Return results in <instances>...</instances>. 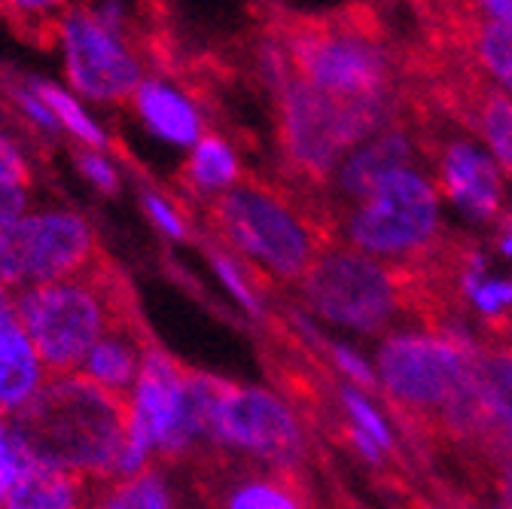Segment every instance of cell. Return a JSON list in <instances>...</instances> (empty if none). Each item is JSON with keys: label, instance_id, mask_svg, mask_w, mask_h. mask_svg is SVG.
Returning <instances> with one entry per match:
<instances>
[{"label": "cell", "instance_id": "1", "mask_svg": "<svg viewBox=\"0 0 512 509\" xmlns=\"http://www.w3.org/2000/svg\"><path fill=\"white\" fill-rule=\"evenodd\" d=\"M205 223L220 247L281 284H299L320 253L336 244L324 199L260 177H241L229 193L208 202Z\"/></svg>", "mask_w": 512, "mask_h": 509}, {"label": "cell", "instance_id": "2", "mask_svg": "<svg viewBox=\"0 0 512 509\" xmlns=\"http://www.w3.org/2000/svg\"><path fill=\"white\" fill-rule=\"evenodd\" d=\"M290 58L293 77L351 101H406L409 55L391 46L372 7L351 4L330 16H284L269 25Z\"/></svg>", "mask_w": 512, "mask_h": 509}, {"label": "cell", "instance_id": "3", "mask_svg": "<svg viewBox=\"0 0 512 509\" xmlns=\"http://www.w3.org/2000/svg\"><path fill=\"white\" fill-rule=\"evenodd\" d=\"M10 421L28 458L92 482L116 479L128 442V400L101 391L80 372L49 375Z\"/></svg>", "mask_w": 512, "mask_h": 509}, {"label": "cell", "instance_id": "4", "mask_svg": "<svg viewBox=\"0 0 512 509\" xmlns=\"http://www.w3.org/2000/svg\"><path fill=\"white\" fill-rule=\"evenodd\" d=\"M16 311L49 375L80 372L110 330L138 321L132 287L104 257L74 278L16 293Z\"/></svg>", "mask_w": 512, "mask_h": 509}, {"label": "cell", "instance_id": "5", "mask_svg": "<svg viewBox=\"0 0 512 509\" xmlns=\"http://www.w3.org/2000/svg\"><path fill=\"white\" fill-rule=\"evenodd\" d=\"M275 98L287 183L320 199L339 165L406 110V101H351L327 95L299 77H290Z\"/></svg>", "mask_w": 512, "mask_h": 509}, {"label": "cell", "instance_id": "6", "mask_svg": "<svg viewBox=\"0 0 512 509\" xmlns=\"http://www.w3.org/2000/svg\"><path fill=\"white\" fill-rule=\"evenodd\" d=\"M470 333H391L378 348V385L418 452H442V427L455 397L473 375Z\"/></svg>", "mask_w": 512, "mask_h": 509}, {"label": "cell", "instance_id": "7", "mask_svg": "<svg viewBox=\"0 0 512 509\" xmlns=\"http://www.w3.org/2000/svg\"><path fill=\"white\" fill-rule=\"evenodd\" d=\"M199 449H214L278 467H314L324 461L296 409L263 388L189 369Z\"/></svg>", "mask_w": 512, "mask_h": 509}, {"label": "cell", "instance_id": "8", "mask_svg": "<svg viewBox=\"0 0 512 509\" xmlns=\"http://www.w3.org/2000/svg\"><path fill=\"white\" fill-rule=\"evenodd\" d=\"M296 287L314 314L357 333H391L403 321L421 327L415 263H384L336 241L311 263Z\"/></svg>", "mask_w": 512, "mask_h": 509}, {"label": "cell", "instance_id": "9", "mask_svg": "<svg viewBox=\"0 0 512 509\" xmlns=\"http://www.w3.org/2000/svg\"><path fill=\"white\" fill-rule=\"evenodd\" d=\"M336 241L384 263H415L442 241L439 193L418 168L384 174L369 193L333 217Z\"/></svg>", "mask_w": 512, "mask_h": 509}, {"label": "cell", "instance_id": "10", "mask_svg": "<svg viewBox=\"0 0 512 509\" xmlns=\"http://www.w3.org/2000/svg\"><path fill=\"white\" fill-rule=\"evenodd\" d=\"M98 257L95 229L77 211H28L0 229V284L13 293L74 278Z\"/></svg>", "mask_w": 512, "mask_h": 509}, {"label": "cell", "instance_id": "11", "mask_svg": "<svg viewBox=\"0 0 512 509\" xmlns=\"http://www.w3.org/2000/svg\"><path fill=\"white\" fill-rule=\"evenodd\" d=\"M52 40L61 49L68 89L92 104L132 101L135 89L150 77L138 43L98 22L89 4H74L64 13Z\"/></svg>", "mask_w": 512, "mask_h": 509}, {"label": "cell", "instance_id": "12", "mask_svg": "<svg viewBox=\"0 0 512 509\" xmlns=\"http://www.w3.org/2000/svg\"><path fill=\"white\" fill-rule=\"evenodd\" d=\"M128 427L153 452V458L180 461L199 452V424L192 409L189 369L153 345L141 363L128 397Z\"/></svg>", "mask_w": 512, "mask_h": 509}, {"label": "cell", "instance_id": "13", "mask_svg": "<svg viewBox=\"0 0 512 509\" xmlns=\"http://www.w3.org/2000/svg\"><path fill=\"white\" fill-rule=\"evenodd\" d=\"M415 116L421 122L424 159L433 165L430 177L436 193L448 196L473 220H497L503 211V177L494 159H488V153H482L467 132L445 135L452 122L427 107L415 110Z\"/></svg>", "mask_w": 512, "mask_h": 509}, {"label": "cell", "instance_id": "14", "mask_svg": "<svg viewBox=\"0 0 512 509\" xmlns=\"http://www.w3.org/2000/svg\"><path fill=\"white\" fill-rule=\"evenodd\" d=\"M476 378L485 406V439L479 482L512 464V339L485 336L476 342Z\"/></svg>", "mask_w": 512, "mask_h": 509}, {"label": "cell", "instance_id": "15", "mask_svg": "<svg viewBox=\"0 0 512 509\" xmlns=\"http://www.w3.org/2000/svg\"><path fill=\"white\" fill-rule=\"evenodd\" d=\"M46 369L19 321L16 293L0 284V415H16L46 385Z\"/></svg>", "mask_w": 512, "mask_h": 509}, {"label": "cell", "instance_id": "16", "mask_svg": "<svg viewBox=\"0 0 512 509\" xmlns=\"http://www.w3.org/2000/svg\"><path fill=\"white\" fill-rule=\"evenodd\" d=\"M132 107H135L138 119L144 122V129L171 147L192 150L208 135L199 104L192 101V95L186 89H180L177 83H171L165 77H147L135 89Z\"/></svg>", "mask_w": 512, "mask_h": 509}, {"label": "cell", "instance_id": "17", "mask_svg": "<svg viewBox=\"0 0 512 509\" xmlns=\"http://www.w3.org/2000/svg\"><path fill=\"white\" fill-rule=\"evenodd\" d=\"M150 348H153V342H150L147 330L141 327V321L122 324V327L110 330L86 354V360L80 366V375L89 378L92 385H98L101 391L128 400V397H132L141 363H144Z\"/></svg>", "mask_w": 512, "mask_h": 509}, {"label": "cell", "instance_id": "18", "mask_svg": "<svg viewBox=\"0 0 512 509\" xmlns=\"http://www.w3.org/2000/svg\"><path fill=\"white\" fill-rule=\"evenodd\" d=\"M98 482L25 455L22 473L7 494L4 509H89Z\"/></svg>", "mask_w": 512, "mask_h": 509}, {"label": "cell", "instance_id": "19", "mask_svg": "<svg viewBox=\"0 0 512 509\" xmlns=\"http://www.w3.org/2000/svg\"><path fill=\"white\" fill-rule=\"evenodd\" d=\"M238 180H241L238 153L226 138H220L214 132H208L196 147L189 150V159L180 171L183 189L189 196H196V202H202V205L229 193Z\"/></svg>", "mask_w": 512, "mask_h": 509}, {"label": "cell", "instance_id": "20", "mask_svg": "<svg viewBox=\"0 0 512 509\" xmlns=\"http://www.w3.org/2000/svg\"><path fill=\"white\" fill-rule=\"evenodd\" d=\"M89 509H177V506L165 473L150 467L128 479L98 482Z\"/></svg>", "mask_w": 512, "mask_h": 509}, {"label": "cell", "instance_id": "21", "mask_svg": "<svg viewBox=\"0 0 512 509\" xmlns=\"http://www.w3.org/2000/svg\"><path fill=\"white\" fill-rule=\"evenodd\" d=\"M461 49L476 61V68L497 83L506 95H512V22H500V19H479Z\"/></svg>", "mask_w": 512, "mask_h": 509}, {"label": "cell", "instance_id": "22", "mask_svg": "<svg viewBox=\"0 0 512 509\" xmlns=\"http://www.w3.org/2000/svg\"><path fill=\"white\" fill-rule=\"evenodd\" d=\"M34 89L49 104V110H52V116L58 122V129L64 135H71L74 141H80V147L104 150L110 144L107 132L101 129V122L89 113L86 101L77 98L68 86H58V83H49V80H34Z\"/></svg>", "mask_w": 512, "mask_h": 509}, {"label": "cell", "instance_id": "23", "mask_svg": "<svg viewBox=\"0 0 512 509\" xmlns=\"http://www.w3.org/2000/svg\"><path fill=\"white\" fill-rule=\"evenodd\" d=\"M208 260L217 269V275L223 278V284L232 290V296L253 314H263V302H260V272L253 266H247L244 260H238L235 253H229L226 247H220L217 241L208 244Z\"/></svg>", "mask_w": 512, "mask_h": 509}, {"label": "cell", "instance_id": "24", "mask_svg": "<svg viewBox=\"0 0 512 509\" xmlns=\"http://www.w3.org/2000/svg\"><path fill=\"white\" fill-rule=\"evenodd\" d=\"M4 13L25 25V31H43L52 37L55 22L74 7V0H0Z\"/></svg>", "mask_w": 512, "mask_h": 509}, {"label": "cell", "instance_id": "25", "mask_svg": "<svg viewBox=\"0 0 512 509\" xmlns=\"http://www.w3.org/2000/svg\"><path fill=\"white\" fill-rule=\"evenodd\" d=\"M141 208L150 217V223L171 241H189L192 229L186 223V214L177 208V202L159 189H141Z\"/></svg>", "mask_w": 512, "mask_h": 509}, {"label": "cell", "instance_id": "26", "mask_svg": "<svg viewBox=\"0 0 512 509\" xmlns=\"http://www.w3.org/2000/svg\"><path fill=\"white\" fill-rule=\"evenodd\" d=\"M10 98H13V104H16V110L22 113V119L31 125L34 132H40L43 138H55V135H61V129H58V122H55V116H52V110H49V104L43 101V95L34 89V83H16L13 89H10Z\"/></svg>", "mask_w": 512, "mask_h": 509}, {"label": "cell", "instance_id": "27", "mask_svg": "<svg viewBox=\"0 0 512 509\" xmlns=\"http://www.w3.org/2000/svg\"><path fill=\"white\" fill-rule=\"evenodd\" d=\"M22 464H25V449L13 430V421L7 415H0V509H4L7 494L22 473Z\"/></svg>", "mask_w": 512, "mask_h": 509}, {"label": "cell", "instance_id": "28", "mask_svg": "<svg viewBox=\"0 0 512 509\" xmlns=\"http://www.w3.org/2000/svg\"><path fill=\"white\" fill-rule=\"evenodd\" d=\"M77 171L98 189L104 196H116L119 189V168L113 165V159L104 150H77Z\"/></svg>", "mask_w": 512, "mask_h": 509}, {"label": "cell", "instance_id": "29", "mask_svg": "<svg viewBox=\"0 0 512 509\" xmlns=\"http://www.w3.org/2000/svg\"><path fill=\"white\" fill-rule=\"evenodd\" d=\"M0 180L13 183V186H31V162L25 150L0 129Z\"/></svg>", "mask_w": 512, "mask_h": 509}, {"label": "cell", "instance_id": "30", "mask_svg": "<svg viewBox=\"0 0 512 509\" xmlns=\"http://www.w3.org/2000/svg\"><path fill=\"white\" fill-rule=\"evenodd\" d=\"M330 354H333L336 366L342 369V375L351 381V385H357L360 391H369V394L381 391V385L375 381L372 369H369V366L363 363V357H357L351 348H345V345H330Z\"/></svg>", "mask_w": 512, "mask_h": 509}, {"label": "cell", "instance_id": "31", "mask_svg": "<svg viewBox=\"0 0 512 509\" xmlns=\"http://www.w3.org/2000/svg\"><path fill=\"white\" fill-rule=\"evenodd\" d=\"M28 189L25 186H13L0 180V229L13 226L16 220H22L28 214Z\"/></svg>", "mask_w": 512, "mask_h": 509}, {"label": "cell", "instance_id": "32", "mask_svg": "<svg viewBox=\"0 0 512 509\" xmlns=\"http://www.w3.org/2000/svg\"><path fill=\"white\" fill-rule=\"evenodd\" d=\"M491 488L497 494L500 509H512V464H503L491 473Z\"/></svg>", "mask_w": 512, "mask_h": 509}, {"label": "cell", "instance_id": "33", "mask_svg": "<svg viewBox=\"0 0 512 509\" xmlns=\"http://www.w3.org/2000/svg\"><path fill=\"white\" fill-rule=\"evenodd\" d=\"M476 7L485 19L512 22V0H476Z\"/></svg>", "mask_w": 512, "mask_h": 509}, {"label": "cell", "instance_id": "34", "mask_svg": "<svg viewBox=\"0 0 512 509\" xmlns=\"http://www.w3.org/2000/svg\"><path fill=\"white\" fill-rule=\"evenodd\" d=\"M448 497V509H479L470 497H461V494H445Z\"/></svg>", "mask_w": 512, "mask_h": 509}, {"label": "cell", "instance_id": "35", "mask_svg": "<svg viewBox=\"0 0 512 509\" xmlns=\"http://www.w3.org/2000/svg\"><path fill=\"white\" fill-rule=\"evenodd\" d=\"M500 244H503V250L512 257V217H506L503 220V229H500Z\"/></svg>", "mask_w": 512, "mask_h": 509}, {"label": "cell", "instance_id": "36", "mask_svg": "<svg viewBox=\"0 0 512 509\" xmlns=\"http://www.w3.org/2000/svg\"><path fill=\"white\" fill-rule=\"evenodd\" d=\"M403 509H436V506H430L424 497H418V494H409L406 497V503H403Z\"/></svg>", "mask_w": 512, "mask_h": 509}]
</instances>
